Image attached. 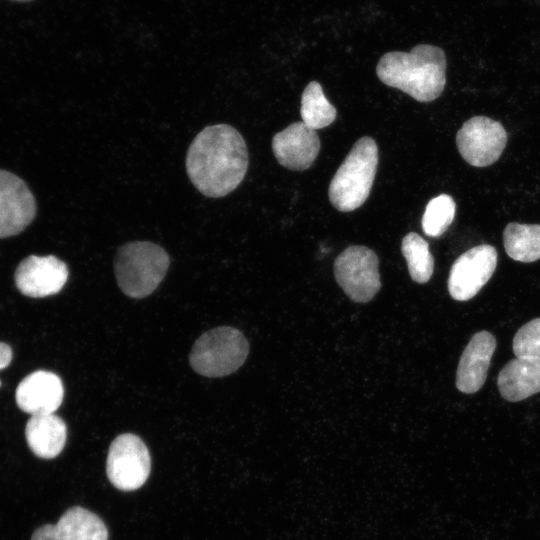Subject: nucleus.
Segmentation results:
<instances>
[{"instance_id": "nucleus-1", "label": "nucleus", "mask_w": 540, "mask_h": 540, "mask_svg": "<svg viewBox=\"0 0 540 540\" xmlns=\"http://www.w3.org/2000/svg\"><path fill=\"white\" fill-rule=\"evenodd\" d=\"M249 164L242 135L228 124L205 127L190 144L187 175L204 196L220 198L234 191L244 179Z\"/></svg>"}, {"instance_id": "nucleus-2", "label": "nucleus", "mask_w": 540, "mask_h": 540, "mask_svg": "<svg viewBox=\"0 0 540 540\" xmlns=\"http://www.w3.org/2000/svg\"><path fill=\"white\" fill-rule=\"evenodd\" d=\"M376 74L385 85L403 91L416 101L431 102L445 87V53L431 44H419L410 52H387L380 58Z\"/></svg>"}, {"instance_id": "nucleus-3", "label": "nucleus", "mask_w": 540, "mask_h": 540, "mask_svg": "<svg viewBox=\"0 0 540 540\" xmlns=\"http://www.w3.org/2000/svg\"><path fill=\"white\" fill-rule=\"evenodd\" d=\"M378 160V146L373 138L364 136L355 142L329 185V200L337 210L350 212L364 204L374 182Z\"/></svg>"}, {"instance_id": "nucleus-4", "label": "nucleus", "mask_w": 540, "mask_h": 540, "mask_svg": "<svg viewBox=\"0 0 540 540\" xmlns=\"http://www.w3.org/2000/svg\"><path fill=\"white\" fill-rule=\"evenodd\" d=\"M169 264V255L160 245L128 242L118 248L114 258L116 281L125 295L144 298L158 287Z\"/></svg>"}, {"instance_id": "nucleus-5", "label": "nucleus", "mask_w": 540, "mask_h": 540, "mask_svg": "<svg viewBox=\"0 0 540 540\" xmlns=\"http://www.w3.org/2000/svg\"><path fill=\"white\" fill-rule=\"evenodd\" d=\"M249 353V344L237 329L222 326L203 333L189 355L191 367L205 377H223L238 370Z\"/></svg>"}, {"instance_id": "nucleus-6", "label": "nucleus", "mask_w": 540, "mask_h": 540, "mask_svg": "<svg viewBox=\"0 0 540 540\" xmlns=\"http://www.w3.org/2000/svg\"><path fill=\"white\" fill-rule=\"evenodd\" d=\"M379 259L366 246L352 245L341 252L334 262V275L345 294L354 302L366 303L381 288Z\"/></svg>"}, {"instance_id": "nucleus-7", "label": "nucleus", "mask_w": 540, "mask_h": 540, "mask_svg": "<svg viewBox=\"0 0 540 540\" xmlns=\"http://www.w3.org/2000/svg\"><path fill=\"white\" fill-rule=\"evenodd\" d=\"M150 470L149 450L139 436L125 433L112 441L106 474L114 487L122 491L137 490L147 481Z\"/></svg>"}, {"instance_id": "nucleus-8", "label": "nucleus", "mask_w": 540, "mask_h": 540, "mask_svg": "<svg viewBox=\"0 0 540 540\" xmlns=\"http://www.w3.org/2000/svg\"><path fill=\"white\" fill-rule=\"evenodd\" d=\"M507 143L502 124L485 116L467 120L456 135V144L463 159L470 165L486 167L496 162Z\"/></svg>"}, {"instance_id": "nucleus-9", "label": "nucleus", "mask_w": 540, "mask_h": 540, "mask_svg": "<svg viewBox=\"0 0 540 540\" xmlns=\"http://www.w3.org/2000/svg\"><path fill=\"white\" fill-rule=\"evenodd\" d=\"M497 265V251L489 244L475 246L460 255L452 264L448 277V291L457 301L473 298L493 275Z\"/></svg>"}, {"instance_id": "nucleus-10", "label": "nucleus", "mask_w": 540, "mask_h": 540, "mask_svg": "<svg viewBox=\"0 0 540 540\" xmlns=\"http://www.w3.org/2000/svg\"><path fill=\"white\" fill-rule=\"evenodd\" d=\"M34 195L15 174L0 169V238L22 232L35 218Z\"/></svg>"}, {"instance_id": "nucleus-11", "label": "nucleus", "mask_w": 540, "mask_h": 540, "mask_svg": "<svg viewBox=\"0 0 540 540\" xmlns=\"http://www.w3.org/2000/svg\"><path fill=\"white\" fill-rule=\"evenodd\" d=\"M67 265L54 255H30L17 266L14 280L18 290L41 298L58 293L68 279Z\"/></svg>"}, {"instance_id": "nucleus-12", "label": "nucleus", "mask_w": 540, "mask_h": 540, "mask_svg": "<svg viewBox=\"0 0 540 540\" xmlns=\"http://www.w3.org/2000/svg\"><path fill=\"white\" fill-rule=\"evenodd\" d=\"M272 150L282 166L303 171L312 166L319 154V136L302 121L294 122L274 135Z\"/></svg>"}, {"instance_id": "nucleus-13", "label": "nucleus", "mask_w": 540, "mask_h": 540, "mask_svg": "<svg viewBox=\"0 0 540 540\" xmlns=\"http://www.w3.org/2000/svg\"><path fill=\"white\" fill-rule=\"evenodd\" d=\"M63 384L58 375L49 371H35L26 376L16 389L18 407L34 415L53 414L61 405Z\"/></svg>"}, {"instance_id": "nucleus-14", "label": "nucleus", "mask_w": 540, "mask_h": 540, "mask_svg": "<svg viewBox=\"0 0 540 540\" xmlns=\"http://www.w3.org/2000/svg\"><path fill=\"white\" fill-rule=\"evenodd\" d=\"M31 540H108V529L95 513L74 506L66 510L56 524L35 530Z\"/></svg>"}, {"instance_id": "nucleus-15", "label": "nucleus", "mask_w": 540, "mask_h": 540, "mask_svg": "<svg viewBox=\"0 0 540 540\" xmlns=\"http://www.w3.org/2000/svg\"><path fill=\"white\" fill-rule=\"evenodd\" d=\"M496 348V339L488 331L475 333L465 347L457 368L456 387L472 394L482 388Z\"/></svg>"}, {"instance_id": "nucleus-16", "label": "nucleus", "mask_w": 540, "mask_h": 540, "mask_svg": "<svg viewBox=\"0 0 540 540\" xmlns=\"http://www.w3.org/2000/svg\"><path fill=\"white\" fill-rule=\"evenodd\" d=\"M497 386L501 396L510 402L540 392V357L510 360L499 372Z\"/></svg>"}, {"instance_id": "nucleus-17", "label": "nucleus", "mask_w": 540, "mask_h": 540, "mask_svg": "<svg viewBox=\"0 0 540 540\" xmlns=\"http://www.w3.org/2000/svg\"><path fill=\"white\" fill-rule=\"evenodd\" d=\"M25 436L36 456L52 459L61 453L66 444L67 427L55 414L34 415L26 424Z\"/></svg>"}, {"instance_id": "nucleus-18", "label": "nucleus", "mask_w": 540, "mask_h": 540, "mask_svg": "<svg viewBox=\"0 0 540 540\" xmlns=\"http://www.w3.org/2000/svg\"><path fill=\"white\" fill-rule=\"evenodd\" d=\"M503 242L513 260L529 263L540 259V225L509 223L503 232Z\"/></svg>"}, {"instance_id": "nucleus-19", "label": "nucleus", "mask_w": 540, "mask_h": 540, "mask_svg": "<svg viewBox=\"0 0 540 540\" xmlns=\"http://www.w3.org/2000/svg\"><path fill=\"white\" fill-rule=\"evenodd\" d=\"M302 122L317 130L329 126L337 116L336 108L325 97L319 82L311 81L301 96Z\"/></svg>"}, {"instance_id": "nucleus-20", "label": "nucleus", "mask_w": 540, "mask_h": 540, "mask_svg": "<svg viewBox=\"0 0 540 540\" xmlns=\"http://www.w3.org/2000/svg\"><path fill=\"white\" fill-rule=\"evenodd\" d=\"M401 251L412 280L420 284L428 282L434 270V258L428 242L419 234L410 232L402 240Z\"/></svg>"}, {"instance_id": "nucleus-21", "label": "nucleus", "mask_w": 540, "mask_h": 540, "mask_svg": "<svg viewBox=\"0 0 540 540\" xmlns=\"http://www.w3.org/2000/svg\"><path fill=\"white\" fill-rule=\"evenodd\" d=\"M456 205L453 198L441 194L431 199L422 217L423 232L430 237H440L452 224Z\"/></svg>"}, {"instance_id": "nucleus-22", "label": "nucleus", "mask_w": 540, "mask_h": 540, "mask_svg": "<svg viewBox=\"0 0 540 540\" xmlns=\"http://www.w3.org/2000/svg\"><path fill=\"white\" fill-rule=\"evenodd\" d=\"M513 352L516 357H540V318L524 324L513 339Z\"/></svg>"}, {"instance_id": "nucleus-23", "label": "nucleus", "mask_w": 540, "mask_h": 540, "mask_svg": "<svg viewBox=\"0 0 540 540\" xmlns=\"http://www.w3.org/2000/svg\"><path fill=\"white\" fill-rule=\"evenodd\" d=\"M12 360V350L6 343L0 342V370L6 368Z\"/></svg>"}, {"instance_id": "nucleus-24", "label": "nucleus", "mask_w": 540, "mask_h": 540, "mask_svg": "<svg viewBox=\"0 0 540 540\" xmlns=\"http://www.w3.org/2000/svg\"><path fill=\"white\" fill-rule=\"evenodd\" d=\"M12 1H17V2H27V1H31V0H12Z\"/></svg>"}, {"instance_id": "nucleus-25", "label": "nucleus", "mask_w": 540, "mask_h": 540, "mask_svg": "<svg viewBox=\"0 0 540 540\" xmlns=\"http://www.w3.org/2000/svg\"><path fill=\"white\" fill-rule=\"evenodd\" d=\"M0 386H1V381H0Z\"/></svg>"}]
</instances>
